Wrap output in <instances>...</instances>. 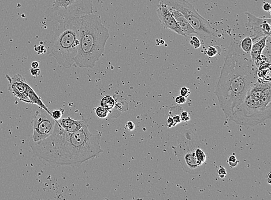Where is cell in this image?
Returning a JSON list of instances; mask_svg holds the SVG:
<instances>
[{
    "label": "cell",
    "instance_id": "cell-1",
    "mask_svg": "<svg viewBox=\"0 0 271 200\" xmlns=\"http://www.w3.org/2000/svg\"><path fill=\"white\" fill-rule=\"evenodd\" d=\"M92 0H81L67 8H49L45 13L48 23L43 44L46 52L59 65L70 68L75 64L79 44L81 17L93 13Z\"/></svg>",
    "mask_w": 271,
    "mask_h": 200
},
{
    "label": "cell",
    "instance_id": "cell-2",
    "mask_svg": "<svg viewBox=\"0 0 271 200\" xmlns=\"http://www.w3.org/2000/svg\"><path fill=\"white\" fill-rule=\"evenodd\" d=\"M101 133L92 134L88 125L75 133H69L56 121L53 132L38 141L30 140L34 155L46 162L60 166L79 167L84 162L103 152L100 146Z\"/></svg>",
    "mask_w": 271,
    "mask_h": 200
},
{
    "label": "cell",
    "instance_id": "cell-3",
    "mask_svg": "<svg viewBox=\"0 0 271 200\" xmlns=\"http://www.w3.org/2000/svg\"><path fill=\"white\" fill-rule=\"evenodd\" d=\"M257 72L250 54L240 48L239 40L232 39L214 92L226 119L230 118L256 83Z\"/></svg>",
    "mask_w": 271,
    "mask_h": 200
},
{
    "label": "cell",
    "instance_id": "cell-4",
    "mask_svg": "<svg viewBox=\"0 0 271 200\" xmlns=\"http://www.w3.org/2000/svg\"><path fill=\"white\" fill-rule=\"evenodd\" d=\"M109 30L102 24L101 19L92 13L81 17L79 44L74 62L81 68L93 69L103 55Z\"/></svg>",
    "mask_w": 271,
    "mask_h": 200
},
{
    "label": "cell",
    "instance_id": "cell-5",
    "mask_svg": "<svg viewBox=\"0 0 271 200\" xmlns=\"http://www.w3.org/2000/svg\"><path fill=\"white\" fill-rule=\"evenodd\" d=\"M271 105H264L249 92L228 119L246 128L271 118Z\"/></svg>",
    "mask_w": 271,
    "mask_h": 200
},
{
    "label": "cell",
    "instance_id": "cell-6",
    "mask_svg": "<svg viewBox=\"0 0 271 200\" xmlns=\"http://www.w3.org/2000/svg\"><path fill=\"white\" fill-rule=\"evenodd\" d=\"M160 2L180 12L199 36L211 38L214 35L210 23L199 14L193 5L187 1L160 0Z\"/></svg>",
    "mask_w": 271,
    "mask_h": 200
},
{
    "label": "cell",
    "instance_id": "cell-7",
    "mask_svg": "<svg viewBox=\"0 0 271 200\" xmlns=\"http://www.w3.org/2000/svg\"><path fill=\"white\" fill-rule=\"evenodd\" d=\"M183 136V140L179 142L178 147H172L175 153L178 157L184 171L190 174L198 173L199 168L195 157V150L199 145L197 138L191 130H186Z\"/></svg>",
    "mask_w": 271,
    "mask_h": 200
},
{
    "label": "cell",
    "instance_id": "cell-8",
    "mask_svg": "<svg viewBox=\"0 0 271 200\" xmlns=\"http://www.w3.org/2000/svg\"><path fill=\"white\" fill-rule=\"evenodd\" d=\"M33 141H38L50 136L53 132L56 120L46 110L40 108L35 111L32 119Z\"/></svg>",
    "mask_w": 271,
    "mask_h": 200
},
{
    "label": "cell",
    "instance_id": "cell-9",
    "mask_svg": "<svg viewBox=\"0 0 271 200\" xmlns=\"http://www.w3.org/2000/svg\"><path fill=\"white\" fill-rule=\"evenodd\" d=\"M247 16V23L246 27L250 32L253 42L254 43L257 40L264 37H270L271 30V20L258 17L250 12H246Z\"/></svg>",
    "mask_w": 271,
    "mask_h": 200
},
{
    "label": "cell",
    "instance_id": "cell-10",
    "mask_svg": "<svg viewBox=\"0 0 271 200\" xmlns=\"http://www.w3.org/2000/svg\"><path fill=\"white\" fill-rule=\"evenodd\" d=\"M6 78L9 82L8 90L12 95L24 102L31 103L28 95L32 88L27 83L24 77L20 74H16L12 77L6 75Z\"/></svg>",
    "mask_w": 271,
    "mask_h": 200
},
{
    "label": "cell",
    "instance_id": "cell-11",
    "mask_svg": "<svg viewBox=\"0 0 271 200\" xmlns=\"http://www.w3.org/2000/svg\"><path fill=\"white\" fill-rule=\"evenodd\" d=\"M157 6V16L161 24L164 28L168 29L178 35L185 37L184 33L176 23L173 16L171 13L168 7L161 2Z\"/></svg>",
    "mask_w": 271,
    "mask_h": 200
},
{
    "label": "cell",
    "instance_id": "cell-12",
    "mask_svg": "<svg viewBox=\"0 0 271 200\" xmlns=\"http://www.w3.org/2000/svg\"><path fill=\"white\" fill-rule=\"evenodd\" d=\"M249 92L262 105L271 104V82H264L258 79Z\"/></svg>",
    "mask_w": 271,
    "mask_h": 200
},
{
    "label": "cell",
    "instance_id": "cell-13",
    "mask_svg": "<svg viewBox=\"0 0 271 200\" xmlns=\"http://www.w3.org/2000/svg\"><path fill=\"white\" fill-rule=\"evenodd\" d=\"M167 6L168 7L171 13L174 17L176 23L179 25L180 28L184 33L185 37H187L193 33H197L196 31L193 29V27L190 25L187 20L186 19L184 16L180 12L170 6Z\"/></svg>",
    "mask_w": 271,
    "mask_h": 200
},
{
    "label": "cell",
    "instance_id": "cell-14",
    "mask_svg": "<svg viewBox=\"0 0 271 200\" xmlns=\"http://www.w3.org/2000/svg\"><path fill=\"white\" fill-rule=\"evenodd\" d=\"M269 37L268 36L264 37L253 44L252 49L250 52V56L253 62L257 58L259 57L261 55L263 50L266 47V40Z\"/></svg>",
    "mask_w": 271,
    "mask_h": 200
},
{
    "label": "cell",
    "instance_id": "cell-15",
    "mask_svg": "<svg viewBox=\"0 0 271 200\" xmlns=\"http://www.w3.org/2000/svg\"><path fill=\"white\" fill-rule=\"evenodd\" d=\"M253 40L250 36H247L241 40H239V46L243 52L249 54L251 51L253 46Z\"/></svg>",
    "mask_w": 271,
    "mask_h": 200
},
{
    "label": "cell",
    "instance_id": "cell-16",
    "mask_svg": "<svg viewBox=\"0 0 271 200\" xmlns=\"http://www.w3.org/2000/svg\"><path fill=\"white\" fill-rule=\"evenodd\" d=\"M115 105V99L111 96H105L102 98L100 102V106L108 110H110L113 108Z\"/></svg>",
    "mask_w": 271,
    "mask_h": 200
},
{
    "label": "cell",
    "instance_id": "cell-17",
    "mask_svg": "<svg viewBox=\"0 0 271 200\" xmlns=\"http://www.w3.org/2000/svg\"><path fill=\"white\" fill-rule=\"evenodd\" d=\"M195 157L197 159V164L199 167H201L206 162V153L198 145L195 148Z\"/></svg>",
    "mask_w": 271,
    "mask_h": 200
},
{
    "label": "cell",
    "instance_id": "cell-18",
    "mask_svg": "<svg viewBox=\"0 0 271 200\" xmlns=\"http://www.w3.org/2000/svg\"><path fill=\"white\" fill-rule=\"evenodd\" d=\"M78 1H79L77 0H54L52 6L55 8L66 9L68 6Z\"/></svg>",
    "mask_w": 271,
    "mask_h": 200
},
{
    "label": "cell",
    "instance_id": "cell-19",
    "mask_svg": "<svg viewBox=\"0 0 271 200\" xmlns=\"http://www.w3.org/2000/svg\"><path fill=\"white\" fill-rule=\"evenodd\" d=\"M221 52V48L216 45L209 46L206 51V55L209 57H213L215 56L220 54Z\"/></svg>",
    "mask_w": 271,
    "mask_h": 200
},
{
    "label": "cell",
    "instance_id": "cell-20",
    "mask_svg": "<svg viewBox=\"0 0 271 200\" xmlns=\"http://www.w3.org/2000/svg\"><path fill=\"white\" fill-rule=\"evenodd\" d=\"M109 110L102 107L101 106L98 107L96 110V113L100 118H105L108 115Z\"/></svg>",
    "mask_w": 271,
    "mask_h": 200
},
{
    "label": "cell",
    "instance_id": "cell-21",
    "mask_svg": "<svg viewBox=\"0 0 271 200\" xmlns=\"http://www.w3.org/2000/svg\"><path fill=\"white\" fill-rule=\"evenodd\" d=\"M227 162L228 163L229 166L231 168L237 167L238 163H239V160H238L237 157L234 155V153H232V155L229 156Z\"/></svg>",
    "mask_w": 271,
    "mask_h": 200
},
{
    "label": "cell",
    "instance_id": "cell-22",
    "mask_svg": "<svg viewBox=\"0 0 271 200\" xmlns=\"http://www.w3.org/2000/svg\"><path fill=\"white\" fill-rule=\"evenodd\" d=\"M271 73V68L268 69H262V70H257V75L258 79L262 80L266 75Z\"/></svg>",
    "mask_w": 271,
    "mask_h": 200
},
{
    "label": "cell",
    "instance_id": "cell-23",
    "mask_svg": "<svg viewBox=\"0 0 271 200\" xmlns=\"http://www.w3.org/2000/svg\"><path fill=\"white\" fill-rule=\"evenodd\" d=\"M50 114L54 119H55L56 121H58L61 118L63 112L61 111V109H55L51 112Z\"/></svg>",
    "mask_w": 271,
    "mask_h": 200
},
{
    "label": "cell",
    "instance_id": "cell-24",
    "mask_svg": "<svg viewBox=\"0 0 271 200\" xmlns=\"http://www.w3.org/2000/svg\"><path fill=\"white\" fill-rule=\"evenodd\" d=\"M190 43L195 49H197L201 46V42L197 37H193L190 41Z\"/></svg>",
    "mask_w": 271,
    "mask_h": 200
},
{
    "label": "cell",
    "instance_id": "cell-25",
    "mask_svg": "<svg viewBox=\"0 0 271 200\" xmlns=\"http://www.w3.org/2000/svg\"><path fill=\"white\" fill-rule=\"evenodd\" d=\"M35 51L37 52L38 54H45L46 52V48L44 44L41 43L40 45L37 47H35Z\"/></svg>",
    "mask_w": 271,
    "mask_h": 200
},
{
    "label": "cell",
    "instance_id": "cell-26",
    "mask_svg": "<svg viewBox=\"0 0 271 200\" xmlns=\"http://www.w3.org/2000/svg\"><path fill=\"white\" fill-rule=\"evenodd\" d=\"M180 117L182 122H187L190 120V115L187 111H182L180 115Z\"/></svg>",
    "mask_w": 271,
    "mask_h": 200
},
{
    "label": "cell",
    "instance_id": "cell-27",
    "mask_svg": "<svg viewBox=\"0 0 271 200\" xmlns=\"http://www.w3.org/2000/svg\"><path fill=\"white\" fill-rule=\"evenodd\" d=\"M218 176L220 178H224L227 175L226 169L224 167H223V166H220L218 170Z\"/></svg>",
    "mask_w": 271,
    "mask_h": 200
},
{
    "label": "cell",
    "instance_id": "cell-28",
    "mask_svg": "<svg viewBox=\"0 0 271 200\" xmlns=\"http://www.w3.org/2000/svg\"><path fill=\"white\" fill-rule=\"evenodd\" d=\"M180 95H181L184 96V97L186 98H188L189 95H190V89L188 88H187V87H182L181 88V90H180Z\"/></svg>",
    "mask_w": 271,
    "mask_h": 200
},
{
    "label": "cell",
    "instance_id": "cell-29",
    "mask_svg": "<svg viewBox=\"0 0 271 200\" xmlns=\"http://www.w3.org/2000/svg\"><path fill=\"white\" fill-rule=\"evenodd\" d=\"M187 101V98L183 96H178L175 98V102L178 104H184Z\"/></svg>",
    "mask_w": 271,
    "mask_h": 200
},
{
    "label": "cell",
    "instance_id": "cell-30",
    "mask_svg": "<svg viewBox=\"0 0 271 200\" xmlns=\"http://www.w3.org/2000/svg\"><path fill=\"white\" fill-rule=\"evenodd\" d=\"M30 73H31V75L33 76L34 77H37L39 75H40L41 70H40V69L39 67H38V68L31 67L30 69Z\"/></svg>",
    "mask_w": 271,
    "mask_h": 200
},
{
    "label": "cell",
    "instance_id": "cell-31",
    "mask_svg": "<svg viewBox=\"0 0 271 200\" xmlns=\"http://www.w3.org/2000/svg\"><path fill=\"white\" fill-rule=\"evenodd\" d=\"M167 126L168 128H170L176 126V125L175 124L174 121V119L172 118V117L171 115L169 116L168 119H167Z\"/></svg>",
    "mask_w": 271,
    "mask_h": 200
},
{
    "label": "cell",
    "instance_id": "cell-32",
    "mask_svg": "<svg viewBox=\"0 0 271 200\" xmlns=\"http://www.w3.org/2000/svg\"><path fill=\"white\" fill-rule=\"evenodd\" d=\"M271 68V63L270 62H266L264 63H262L260 65L259 67H257V70H262V69H268Z\"/></svg>",
    "mask_w": 271,
    "mask_h": 200
},
{
    "label": "cell",
    "instance_id": "cell-33",
    "mask_svg": "<svg viewBox=\"0 0 271 200\" xmlns=\"http://www.w3.org/2000/svg\"><path fill=\"white\" fill-rule=\"evenodd\" d=\"M126 126L130 131H132L135 129V125L132 121H128L126 123Z\"/></svg>",
    "mask_w": 271,
    "mask_h": 200
},
{
    "label": "cell",
    "instance_id": "cell-34",
    "mask_svg": "<svg viewBox=\"0 0 271 200\" xmlns=\"http://www.w3.org/2000/svg\"><path fill=\"white\" fill-rule=\"evenodd\" d=\"M172 118L174 119V121L175 124L176 125L177 124H180L182 122L181 121V119H180V117L179 115H175L172 117Z\"/></svg>",
    "mask_w": 271,
    "mask_h": 200
},
{
    "label": "cell",
    "instance_id": "cell-35",
    "mask_svg": "<svg viewBox=\"0 0 271 200\" xmlns=\"http://www.w3.org/2000/svg\"><path fill=\"white\" fill-rule=\"evenodd\" d=\"M262 8H263V10H264L265 12H270L271 8V4H270L269 3H268V2L265 3V4L263 5Z\"/></svg>",
    "mask_w": 271,
    "mask_h": 200
},
{
    "label": "cell",
    "instance_id": "cell-36",
    "mask_svg": "<svg viewBox=\"0 0 271 200\" xmlns=\"http://www.w3.org/2000/svg\"><path fill=\"white\" fill-rule=\"evenodd\" d=\"M31 67H33V68H38L39 66V63L38 61H33V62H31Z\"/></svg>",
    "mask_w": 271,
    "mask_h": 200
},
{
    "label": "cell",
    "instance_id": "cell-37",
    "mask_svg": "<svg viewBox=\"0 0 271 200\" xmlns=\"http://www.w3.org/2000/svg\"><path fill=\"white\" fill-rule=\"evenodd\" d=\"M266 179H267V182L269 183V184H271V172H269L268 174V175H267V176H266Z\"/></svg>",
    "mask_w": 271,
    "mask_h": 200
},
{
    "label": "cell",
    "instance_id": "cell-38",
    "mask_svg": "<svg viewBox=\"0 0 271 200\" xmlns=\"http://www.w3.org/2000/svg\"><path fill=\"white\" fill-rule=\"evenodd\" d=\"M77 1H81V0H77Z\"/></svg>",
    "mask_w": 271,
    "mask_h": 200
}]
</instances>
